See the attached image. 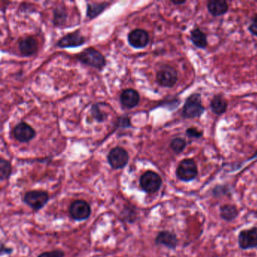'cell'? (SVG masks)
<instances>
[{"label": "cell", "mask_w": 257, "mask_h": 257, "mask_svg": "<svg viewBox=\"0 0 257 257\" xmlns=\"http://www.w3.org/2000/svg\"><path fill=\"white\" fill-rule=\"evenodd\" d=\"M49 200V194L40 190L28 192L24 195V202L33 210H40L46 206Z\"/></svg>", "instance_id": "cell-6"}, {"label": "cell", "mask_w": 257, "mask_h": 257, "mask_svg": "<svg viewBox=\"0 0 257 257\" xmlns=\"http://www.w3.org/2000/svg\"><path fill=\"white\" fill-rule=\"evenodd\" d=\"M13 136L17 141L21 143H27L32 141L37 135L35 130L26 122H21L16 125L13 129Z\"/></svg>", "instance_id": "cell-9"}, {"label": "cell", "mask_w": 257, "mask_h": 257, "mask_svg": "<svg viewBox=\"0 0 257 257\" xmlns=\"http://www.w3.org/2000/svg\"><path fill=\"white\" fill-rule=\"evenodd\" d=\"M249 30L253 35L257 37V14L253 18L252 22L249 27Z\"/></svg>", "instance_id": "cell-28"}, {"label": "cell", "mask_w": 257, "mask_h": 257, "mask_svg": "<svg viewBox=\"0 0 257 257\" xmlns=\"http://www.w3.org/2000/svg\"><path fill=\"white\" fill-rule=\"evenodd\" d=\"M209 12L215 17L223 15L229 10V5L224 0H213L207 3Z\"/></svg>", "instance_id": "cell-16"}, {"label": "cell", "mask_w": 257, "mask_h": 257, "mask_svg": "<svg viewBox=\"0 0 257 257\" xmlns=\"http://www.w3.org/2000/svg\"><path fill=\"white\" fill-rule=\"evenodd\" d=\"M128 41L132 47L143 49L150 43V36L145 30L135 29L128 34Z\"/></svg>", "instance_id": "cell-11"}, {"label": "cell", "mask_w": 257, "mask_h": 257, "mask_svg": "<svg viewBox=\"0 0 257 257\" xmlns=\"http://www.w3.org/2000/svg\"><path fill=\"white\" fill-rule=\"evenodd\" d=\"M140 100L141 97L139 93L132 89H125L120 95V101L122 103V104L128 109H132L138 106L139 104Z\"/></svg>", "instance_id": "cell-13"}, {"label": "cell", "mask_w": 257, "mask_h": 257, "mask_svg": "<svg viewBox=\"0 0 257 257\" xmlns=\"http://www.w3.org/2000/svg\"><path fill=\"white\" fill-rule=\"evenodd\" d=\"M257 158V151L256 152L255 154L253 155L252 158H250V159H254V158Z\"/></svg>", "instance_id": "cell-31"}, {"label": "cell", "mask_w": 257, "mask_h": 257, "mask_svg": "<svg viewBox=\"0 0 257 257\" xmlns=\"http://www.w3.org/2000/svg\"><path fill=\"white\" fill-rule=\"evenodd\" d=\"M91 207L88 202L83 200H76L71 204L70 213L72 217L76 220H85L91 215Z\"/></svg>", "instance_id": "cell-8"}, {"label": "cell", "mask_w": 257, "mask_h": 257, "mask_svg": "<svg viewBox=\"0 0 257 257\" xmlns=\"http://www.w3.org/2000/svg\"><path fill=\"white\" fill-rule=\"evenodd\" d=\"M11 174V165L9 161L4 158L0 159V179L5 180L10 177Z\"/></svg>", "instance_id": "cell-23"}, {"label": "cell", "mask_w": 257, "mask_h": 257, "mask_svg": "<svg viewBox=\"0 0 257 257\" xmlns=\"http://www.w3.org/2000/svg\"><path fill=\"white\" fill-rule=\"evenodd\" d=\"M100 103H95L91 108V114L94 119L96 120L98 122H104L107 118L108 115L104 111H102L99 107Z\"/></svg>", "instance_id": "cell-22"}, {"label": "cell", "mask_w": 257, "mask_h": 257, "mask_svg": "<svg viewBox=\"0 0 257 257\" xmlns=\"http://www.w3.org/2000/svg\"><path fill=\"white\" fill-rule=\"evenodd\" d=\"M238 245L243 250L257 248V229L253 228L240 232L238 235Z\"/></svg>", "instance_id": "cell-10"}, {"label": "cell", "mask_w": 257, "mask_h": 257, "mask_svg": "<svg viewBox=\"0 0 257 257\" xmlns=\"http://www.w3.org/2000/svg\"><path fill=\"white\" fill-rule=\"evenodd\" d=\"M76 58L82 64L101 70L106 66V58L99 51L92 47L87 48L76 54Z\"/></svg>", "instance_id": "cell-1"}, {"label": "cell", "mask_w": 257, "mask_h": 257, "mask_svg": "<svg viewBox=\"0 0 257 257\" xmlns=\"http://www.w3.org/2000/svg\"><path fill=\"white\" fill-rule=\"evenodd\" d=\"M12 250L9 249V248H5L3 245H2V249H1V252H2V254H11Z\"/></svg>", "instance_id": "cell-29"}, {"label": "cell", "mask_w": 257, "mask_h": 257, "mask_svg": "<svg viewBox=\"0 0 257 257\" xmlns=\"http://www.w3.org/2000/svg\"><path fill=\"white\" fill-rule=\"evenodd\" d=\"M190 40L194 46L199 49H205L207 46V35L199 28H195L192 30Z\"/></svg>", "instance_id": "cell-18"}, {"label": "cell", "mask_w": 257, "mask_h": 257, "mask_svg": "<svg viewBox=\"0 0 257 257\" xmlns=\"http://www.w3.org/2000/svg\"><path fill=\"white\" fill-rule=\"evenodd\" d=\"M118 126L119 128H130L131 127V121L128 115H122L118 119Z\"/></svg>", "instance_id": "cell-25"}, {"label": "cell", "mask_w": 257, "mask_h": 257, "mask_svg": "<svg viewBox=\"0 0 257 257\" xmlns=\"http://www.w3.org/2000/svg\"><path fill=\"white\" fill-rule=\"evenodd\" d=\"M156 80L162 87H173L178 80L177 70L172 66L164 65L157 72Z\"/></svg>", "instance_id": "cell-5"}, {"label": "cell", "mask_w": 257, "mask_h": 257, "mask_svg": "<svg viewBox=\"0 0 257 257\" xmlns=\"http://www.w3.org/2000/svg\"><path fill=\"white\" fill-rule=\"evenodd\" d=\"M109 2H101V3H89L87 5V16L90 19L98 17L102 14L109 7Z\"/></svg>", "instance_id": "cell-19"}, {"label": "cell", "mask_w": 257, "mask_h": 257, "mask_svg": "<svg viewBox=\"0 0 257 257\" xmlns=\"http://www.w3.org/2000/svg\"><path fill=\"white\" fill-rule=\"evenodd\" d=\"M64 257V253L60 250H56V251H51V252H45L40 254L38 257Z\"/></svg>", "instance_id": "cell-26"}, {"label": "cell", "mask_w": 257, "mask_h": 257, "mask_svg": "<svg viewBox=\"0 0 257 257\" xmlns=\"http://www.w3.org/2000/svg\"><path fill=\"white\" fill-rule=\"evenodd\" d=\"M177 178L182 181L190 182L196 179L198 175V167L194 160L186 158L183 160L176 171Z\"/></svg>", "instance_id": "cell-3"}, {"label": "cell", "mask_w": 257, "mask_h": 257, "mask_svg": "<svg viewBox=\"0 0 257 257\" xmlns=\"http://www.w3.org/2000/svg\"><path fill=\"white\" fill-rule=\"evenodd\" d=\"M186 134L188 137L192 138H200L202 137V131H199L197 128H190L186 130Z\"/></svg>", "instance_id": "cell-27"}, {"label": "cell", "mask_w": 257, "mask_h": 257, "mask_svg": "<svg viewBox=\"0 0 257 257\" xmlns=\"http://www.w3.org/2000/svg\"><path fill=\"white\" fill-rule=\"evenodd\" d=\"M202 98L199 94H193L186 99L182 115L186 118H199L205 112Z\"/></svg>", "instance_id": "cell-2"}, {"label": "cell", "mask_w": 257, "mask_h": 257, "mask_svg": "<svg viewBox=\"0 0 257 257\" xmlns=\"http://www.w3.org/2000/svg\"><path fill=\"white\" fill-rule=\"evenodd\" d=\"M85 38L79 30L68 33L57 41V46L61 49L64 48H76L85 44Z\"/></svg>", "instance_id": "cell-12"}, {"label": "cell", "mask_w": 257, "mask_h": 257, "mask_svg": "<svg viewBox=\"0 0 257 257\" xmlns=\"http://www.w3.org/2000/svg\"><path fill=\"white\" fill-rule=\"evenodd\" d=\"M228 103L226 100L222 95H216L213 97L210 102V108L212 112L216 115H221L226 112Z\"/></svg>", "instance_id": "cell-17"}, {"label": "cell", "mask_w": 257, "mask_h": 257, "mask_svg": "<svg viewBox=\"0 0 257 257\" xmlns=\"http://www.w3.org/2000/svg\"><path fill=\"white\" fill-rule=\"evenodd\" d=\"M67 19V13L64 8L58 7L54 11V20L53 22L55 26L60 27L66 23Z\"/></svg>", "instance_id": "cell-21"}, {"label": "cell", "mask_w": 257, "mask_h": 257, "mask_svg": "<svg viewBox=\"0 0 257 257\" xmlns=\"http://www.w3.org/2000/svg\"><path fill=\"white\" fill-rule=\"evenodd\" d=\"M238 212L235 205H223L220 208V216L226 221H232L238 216Z\"/></svg>", "instance_id": "cell-20"}, {"label": "cell", "mask_w": 257, "mask_h": 257, "mask_svg": "<svg viewBox=\"0 0 257 257\" xmlns=\"http://www.w3.org/2000/svg\"><path fill=\"white\" fill-rule=\"evenodd\" d=\"M140 184L146 193H154L159 190L162 184V180L157 173L148 170L141 176Z\"/></svg>", "instance_id": "cell-4"}, {"label": "cell", "mask_w": 257, "mask_h": 257, "mask_svg": "<svg viewBox=\"0 0 257 257\" xmlns=\"http://www.w3.org/2000/svg\"><path fill=\"white\" fill-rule=\"evenodd\" d=\"M155 242L157 245H164L170 249H175L178 241H177L175 234L164 231V232H160L157 235Z\"/></svg>", "instance_id": "cell-15"}, {"label": "cell", "mask_w": 257, "mask_h": 257, "mask_svg": "<svg viewBox=\"0 0 257 257\" xmlns=\"http://www.w3.org/2000/svg\"><path fill=\"white\" fill-rule=\"evenodd\" d=\"M19 49L21 54L25 57L34 55L38 51V42L33 37H26L20 41Z\"/></svg>", "instance_id": "cell-14"}, {"label": "cell", "mask_w": 257, "mask_h": 257, "mask_svg": "<svg viewBox=\"0 0 257 257\" xmlns=\"http://www.w3.org/2000/svg\"><path fill=\"white\" fill-rule=\"evenodd\" d=\"M186 144H187V143H186V140L181 138H177L171 141L170 147L174 153L179 154L185 150Z\"/></svg>", "instance_id": "cell-24"}, {"label": "cell", "mask_w": 257, "mask_h": 257, "mask_svg": "<svg viewBox=\"0 0 257 257\" xmlns=\"http://www.w3.org/2000/svg\"><path fill=\"white\" fill-rule=\"evenodd\" d=\"M107 159L111 167L118 170L127 165L129 161V155L125 149L117 147L110 150L108 154Z\"/></svg>", "instance_id": "cell-7"}, {"label": "cell", "mask_w": 257, "mask_h": 257, "mask_svg": "<svg viewBox=\"0 0 257 257\" xmlns=\"http://www.w3.org/2000/svg\"><path fill=\"white\" fill-rule=\"evenodd\" d=\"M171 2H172L174 5H182V4L186 3V1H174V0H173Z\"/></svg>", "instance_id": "cell-30"}]
</instances>
